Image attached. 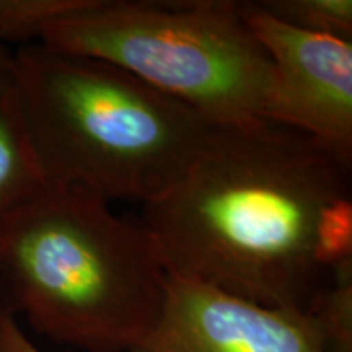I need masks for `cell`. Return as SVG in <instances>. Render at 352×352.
Segmentation results:
<instances>
[{
    "label": "cell",
    "mask_w": 352,
    "mask_h": 352,
    "mask_svg": "<svg viewBox=\"0 0 352 352\" xmlns=\"http://www.w3.org/2000/svg\"><path fill=\"white\" fill-rule=\"evenodd\" d=\"M270 15L308 33L351 41V0H264L258 2Z\"/></svg>",
    "instance_id": "9"
},
{
    "label": "cell",
    "mask_w": 352,
    "mask_h": 352,
    "mask_svg": "<svg viewBox=\"0 0 352 352\" xmlns=\"http://www.w3.org/2000/svg\"><path fill=\"white\" fill-rule=\"evenodd\" d=\"M155 240L109 202L46 184L0 220V303L47 340L83 352H132L166 294Z\"/></svg>",
    "instance_id": "2"
},
{
    "label": "cell",
    "mask_w": 352,
    "mask_h": 352,
    "mask_svg": "<svg viewBox=\"0 0 352 352\" xmlns=\"http://www.w3.org/2000/svg\"><path fill=\"white\" fill-rule=\"evenodd\" d=\"M44 186L19 91L8 70L0 76V220Z\"/></svg>",
    "instance_id": "7"
},
{
    "label": "cell",
    "mask_w": 352,
    "mask_h": 352,
    "mask_svg": "<svg viewBox=\"0 0 352 352\" xmlns=\"http://www.w3.org/2000/svg\"><path fill=\"white\" fill-rule=\"evenodd\" d=\"M240 12L272 64L263 121L300 132L351 168L352 41L294 28L258 2H240Z\"/></svg>",
    "instance_id": "5"
},
{
    "label": "cell",
    "mask_w": 352,
    "mask_h": 352,
    "mask_svg": "<svg viewBox=\"0 0 352 352\" xmlns=\"http://www.w3.org/2000/svg\"><path fill=\"white\" fill-rule=\"evenodd\" d=\"M94 0H0V41L41 39L52 21L83 10Z\"/></svg>",
    "instance_id": "10"
},
{
    "label": "cell",
    "mask_w": 352,
    "mask_h": 352,
    "mask_svg": "<svg viewBox=\"0 0 352 352\" xmlns=\"http://www.w3.org/2000/svg\"><path fill=\"white\" fill-rule=\"evenodd\" d=\"M12 78L44 182L108 202L168 191L215 126L124 69L41 43L12 54Z\"/></svg>",
    "instance_id": "3"
},
{
    "label": "cell",
    "mask_w": 352,
    "mask_h": 352,
    "mask_svg": "<svg viewBox=\"0 0 352 352\" xmlns=\"http://www.w3.org/2000/svg\"><path fill=\"white\" fill-rule=\"evenodd\" d=\"M38 43L124 69L215 127L263 121L270 56L232 0H94Z\"/></svg>",
    "instance_id": "4"
},
{
    "label": "cell",
    "mask_w": 352,
    "mask_h": 352,
    "mask_svg": "<svg viewBox=\"0 0 352 352\" xmlns=\"http://www.w3.org/2000/svg\"><path fill=\"white\" fill-rule=\"evenodd\" d=\"M12 54H13V52L8 51L6 44L0 41V76H3V74H7L8 70H10V67H12Z\"/></svg>",
    "instance_id": "12"
},
{
    "label": "cell",
    "mask_w": 352,
    "mask_h": 352,
    "mask_svg": "<svg viewBox=\"0 0 352 352\" xmlns=\"http://www.w3.org/2000/svg\"><path fill=\"white\" fill-rule=\"evenodd\" d=\"M307 310L318 320L329 352H352V256L333 264Z\"/></svg>",
    "instance_id": "8"
},
{
    "label": "cell",
    "mask_w": 352,
    "mask_h": 352,
    "mask_svg": "<svg viewBox=\"0 0 352 352\" xmlns=\"http://www.w3.org/2000/svg\"><path fill=\"white\" fill-rule=\"evenodd\" d=\"M132 352H329L310 310L264 307L168 276L155 327Z\"/></svg>",
    "instance_id": "6"
},
{
    "label": "cell",
    "mask_w": 352,
    "mask_h": 352,
    "mask_svg": "<svg viewBox=\"0 0 352 352\" xmlns=\"http://www.w3.org/2000/svg\"><path fill=\"white\" fill-rule=\"evenodd\" d=\"M0 352H43L21 329L16 316L0 303Z\"/></svg>",
    "instance_id": "11"
},
{
    "label": "cell",
    "mask_w": 352,
    "mask_h": 352,
    "mask_svg": "<svg viewBox=\"0 0 352 352\" xmlns=\"http://www.w3.org/2000/svg\"><path fill=\"white\" fill-rule=\"evenodd\" d=\"M351 168L307 135L215 127L168 191L144 204L166 274L264 307L303 308L352 256Z\"/></svg>",
    "instance_id": "1"
}]
</instances>
